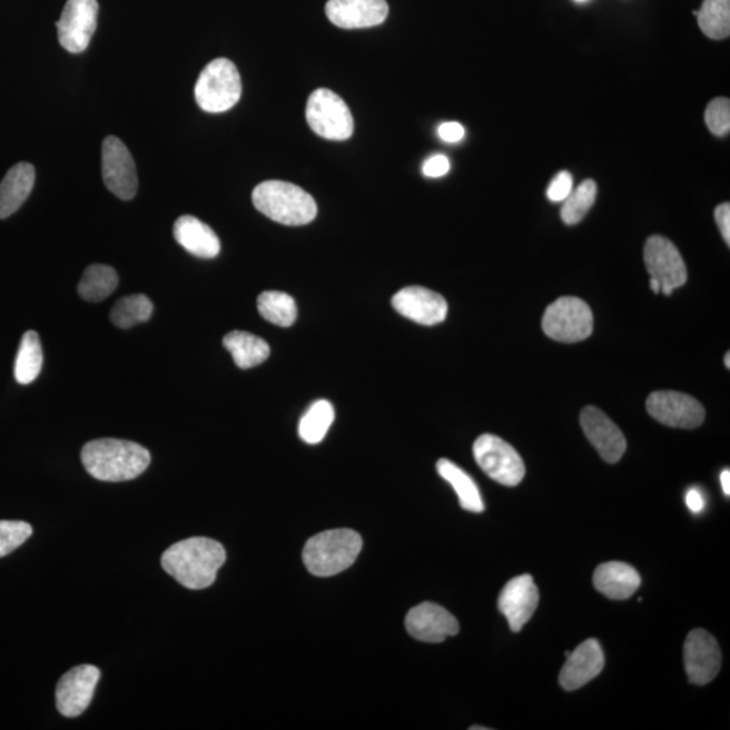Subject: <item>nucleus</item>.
<instances>
[{
	"mask_svg": "<svg viewBox=\"0 0 730 730\" xmlns=\"http://www.w3.org/2000/svg\"><path fill=\"white\" fill-rule=\"evenodd\" d=\"M225 560V548L218 541L193 537L169 546L162 553L161 565L181 586L204 590L216 582L217 572Z\"/></svg>",
	"mask_w": 730,
	"mask_h": 730,
	"instance_id": "nucleus-1",
	"label": "nucleus"
},
{
	"mask_svg": "<svg viewBox=\"0 0 730 730\" xmlns=\"http://www.w3.org/2000/svg\"><path fill=\"white\" fill-rule=\"evenodd\" d=\"M81 463L98 481H134L149 467L150 453L128 440L99 438L83 446Z\"/></svg>",
	"mask_w": 730,
	"mask_h": 730,
	"instance_id": "nucleus-2",
	"label": "nucleus"
},
{
	"mask_svg": "<svg viewBox=\"0 0 730 730\" xmlns=\"http://www.w3.org/2000/svg\"><path fill=\"white\" fill-rule=\"evenodd\" d=\"M251 200L264 216L282 225H307L317 217L316 200L293 182L263 181L251 194Z\"/></svg>",
	"mask_w": 730,
	"mask_h": 730,
	"instance_id": "nucleus-3",
	"label": "nucleus"
},
{
	"mask_svg": "<svg viewBox=\"0 0 730 730\" xmlns=\"http://www.w3.org/2000/svg\"><path fill=\"white\" fill-rule=\"evenodd\" d=\"M363 540L352 529H333L316 534L304 548V563L310 574L333 576L348 570L361 555Z\"/></svg>",
	"mask_w": 730,
	"mask_h": 730,
	"instance_id": "nucleus-4",
	"label": "nucleus"
},
{
	"mask_svg": "<svg viewBox=\"0 0 730 730\" xmlns=\"http://www.w3.org/2000/svg\"><path fill=\"white\" fill-rule=\"evenodd\" d=\"M243 85L238 69L228 59H216L200 72L195 86V99L206 112H225L238 103Z\"/></svg>",
	"mask_w": 730,
	"mask_h": 730,
	"instance_id": "nucleus-5",
	"label": "nucleus"
},
{
	"mask_svg": "<svg viewBox=\"0 0 730 730\" xmlns=\"http://www.w3.org/2000/svg\"><path fill=\"white\" fill-rule=\"evenodd\" d=\"M307 124L314 134L332 141H345L354 135L355 122L348 105L336 92L318 88L306 106Z\"/></svg>",
	"mask_w": 730,
	"mask_h": 730,
	"instance_id": "nucleus-6",
	"label": "nucleus"
},
{
	"mask_svg": "<svg viewBox=\"0 0 730 730\" xmlns=\"http://www.w3.org/2000/svg\"><path fill=\"white\" fill-rule=\"evenodd\" d=\"M594 327L593 312L586 302L564 297L548 306L543 317V329L548 337L559 343H579L591 336Z\"/></svg>",
	"mask_w": 730,
	"mask_h": 730,
	"instance_id": "nucleus-7",
	"label": "nucleus"
},
{
	"mask_svg": "<svg viewBox=\"0 0 730 730\" xmlns=\"http://www.w3.org/2000/svg\"><path fill=\"white\" fill-rule=\"evenodd\" d=\"M474 457L491 480L514 487L524 480L525 464L512 445L494 434H483L474 444Z\"/></svg>",
	"mask_w": 730,
	"mask_h": 730,
	"instance_id": "nucleus-8",
	"label": "nucleus"
},
{
	"mask_svg": "<svg viewBox=\"0 0 730 730\" xmlns=\"http://www.w3.org/2000/svg\"><path fill=\"white\" fill-rule=\"evenodd\" d=\"M98 11L97 0H68L56 22L61 47L75 55L85 52L97 30Z\"/></svg>",
	"mask_w": 730,
	"mask_h": 730,
	"instance_id": "nucleus-9",
	"label": "nucleus"
},
{
	"mask_svg": "<svg viewBox=\"0 0 730 730\" xmlns=\"http://www.w3.org/2000/svg\"><path fill=\"white\" fill-rule=\"evenodd\" d=\"M648 274L660 283V292L671 295L688 282V269L678 248L662 236L648 238L644 249Z\"/></svg>",
	"mask_w": 730,
	"mask_h": 730,
	"instance_id": "nucleus-10",
	"label": "nucleus"
},
{
	"mask_svg": "<svg viewBox=\"0 0 730 730\" xmlns=\"http://www.w3.org/2000/svg\"><path fill=\"white\" fill-rule=\"evenodd\" d=\"M102 176L106 187L119 199L136 197L138 179L134 156L116 136H109L103 141Z\"/></svg>",
	"mask_w": 730,
	"mask_h": 730,
	"instance_id": "nucleus-11",
	"label": "nucleus"
},
{
	"mask_svg": "<svg viewBox=\"0 0 730 730\" xmlns=\"http://www.w3.org/2000/svg\"><path fill=\"white\" fill-rule=\"evenodd\" d=\"M647 412L660 424L696 430L704 421V408L696 398L683 393L657 392L648 396Z\"/></svg>",
	"mask_w": 730,
	"mask_h": 730,
	"instance_id": "nucleus-12",
	"label": "nucleus"
},
{
	"mask_svg": "<svg viewBox=\"0 0 730 730\" xmlns=\"http://www.w3.org/2000/svg\"><path fill=\"white\" fill-rule=\"evenodd\" d=\"M100 671L96 665L83 664L69 670L56 689V704L60 714L78 717L83 714L93 698Z\"/></svg>",
	"mask_w": 730,
	"mask_h": 730,
	"instance_id": "nucleus-13",
	"label": "nucleus"
},
{
	"mask_svg": "<svg viewBox=\"0 0 730 730\" xmlns=\"http://www.w3.org/2000/svg\"><path fill=\"white\" fill-rule=\"evenodd\" d=\"M721 651L717 640L703 629L690 632L684 643V667L692 684L713 681L721 670Z\"/></svg>",
	"mask_w": 730,
	"mask_h": 730,
	"instance_id": "nucleus-14",
	"label": "nucleus"
},
{
	"mask_svg": "<svg viewBox=\"0 0 730 730\" xmlns=\"http://www.w3.org/2000/svg\"><path fill=\"white\" fill-rule=\"evenodd\" d=\"M405 625L407 633L423 643H443L461 631L455 616L432 602L414 606L406 615Z\"/></svg>",
	"mask_w": 730,
	"mask_h": 730,
	"instance_id": "nucleus-15",
	"label": "nucleus"
},
{
	"mask_svg": "<svg viewBox=\"0 0 730 730\" xmlns=\"http://www.w3.org/2000/svg\"><path fill=\"white\" fill-rule=\"evenodd\" d=\"M395 312L420 325L442 324L448 314V304L443 295L425 287L402 288L392 300Z\"/></svg>",
	"mask_w": 730,
	"mask_h": 730,
	"instance_id": "nucleus-16",
	"label": "nucleus"
},
{
	"mask_svg": "<svg viewBox=\"0 0 730 730\" xmlns=\"http://www.w3.org/2000/svg\"><path fill=\"white\" fill-rule=\"evenodd\" d=\"M539 589L531 575L512 579L501 591L500 612L505 615L510 629L517 633L531 621L539 606Z\"/></svg>",
	"mask_w": 730,
	"mask_h": 730,
	"instance_id": "nucleus-17",
	"label": "nucleus"
},
{
	"mask_svg": "<svg viewBox=\"0 0 730 730\" xmlns=\"http://www.w3.org/2000/svg\"><path fill=\"white\" fill-rule=\"evenodd\" d=\"M581 425L589 442L600 453L603 461L614 464L621 461L627 451V440L608 415L594 406L584 407Z\"/></svg>",
	"mask_w": 730,
	"mask_h": 730,
	"instance_id": "nucleus-18",
	"label": "nucleus"
},
{
	"mask_svg": "<svg viewBox=\"0 0 730 730\" xmlns=\"http://www.w3.org/2000/svg\"><path fill=\"white\" fill-rule=\"evenodd\" d=\"M386 0H329L325 12L333 24L342 29L377 27L387 20Z\"/></svg>",
	"mask_w": 730,
	"mask_h": 730,
	"instance_id": "nucleus-19",
	"label": "nucleus"
},
{
	"mask_svg": "<svg viewBox=\"0 0 730 730\" xmlns=\"http://www.w3.org/2000/svg\"><path fill=\"white\" fill-rule=\"evenodd\" d=\"M605 667V654L595 639H589L570 653L560 672L559 682L564 690L574 691L593 681Z\"/></svg>",
	"mask_w": 730,
	"mask_h": 730,
	"instance_id": "nucleus-20",
	"label": "nucleus"
},
{
	"mask_svg": "<svg viewBox=\"0 0 730 730\" xmlns=\"http://www.w3.org/2000/svg\"><path fill=\"white\" fill-rule=\"evenodd\" d=\"M174 237L180 247L188 254L200 259H213L221 250V243L209 225L193 216H182L176 219Z\"/></svg>",
	"mask_w": 730,
	"mask_h": 730,
	"instance_id": "nucleus-21",
	"label": "nucleus"
},
{
	"mask_svg": "<svg viewBox=\"0 0 730 730\" xmlns=\"http://www.w3.org/2000/svg\"><path fill=\"white\" fill-rule=\"evenodd\" d=\"M594 588L610 600H628L639 590L641 578L632 565L621 562L603 563L594 572Z\"/></svg>",
	"mask_w": 730,
	"mask_h": 730,
	"instance_id": "nucleus-22",
	"label": "nucleus"
},
{
	"mask_svg": "<svg viewBox=\"0 0 730 730\" xmlns=\"http://www.w3.org/2000/svg\"><path fill=\"white\" fill-rule=\"evenodd\" d=\"M36 169L29 162H20L6 174L0 182V219L9 218L24 204L33 190Z\"/></svg>",
	"mask_w": 730,
	"mask_h": 730,
	"instance_id": "nucleus-23",
	"label": "nucleus"
},
{
	"mask_svg": "<svg viewBox=\"0 0 730 730\" xmlns=\"http://www.w3.org/2000/svg\"><path fill=\"white\" fill-rule=\"evenodd\" d=\"M224 346L230 352L237 367L241 369L257 367L266 362L270 354L267 342L248 332L228 333L224 338Z\"/></svg>",
	"mask_w": 730,
	"mask_h": 730,
	"instance_id": "nucleus-24",
	"label": "nucleus"
},
{
	"mask_svg": "<svg viewBox=\"0 0 730 730\" xmlns=\"http://www.w3.org/2000/svg\"><path fill=\"white\" fill-rule=\"evenodd\" d=\"M437 471L440 476L448 482L453 490L456 491L458 502H461V506L464 510L471 513L484 512L481 491L467 472H464L455 463L446 461V458L437 462Z\"/></svg>",
	"mask_w": 730,
	"mask_h": 730,
	"instance_id": "nucleus-25",
	"label": "nucleus"
},
{
	"mask_svg": "<svg viewBox=\"0 0 730 730\" xmlns=\"http://www.w3.org/2000/svg\"><path fill=\"white\" fill-rule=\"evenodd\" d=\"M43 363L42 346L34 331L24 333L18 349L14 376L20 385H30L39 377Z\"/></svg>",
	"mask_w": 730,
	"mask_h": 730,
	"instance_id": "nucleus-26",
	"label": "nucleus"
},
{
	"mask_svg": "<svg viewBox=\"0 0 730 730\" xmlns=\"http://www.w3.org/2000/svg\"><path fill=\"white\" fill-rule=\"evenodd\" d=\"M118 286L117 270L103 264H93L86 269L81 278L78 292L87 302H100L109 298Z\"/></svg>",
	"mask_w": 730,
	"mask_h": 730,
	"instance_id": "nucleus-27",
	"label": "nucleus"
},
{
	"mask_svg": "<svg viewBox=\"0 0 730 730\" xmlns=\"http://www.w3.org/2000/svg\"><path fill=\"white\" fill-rule=\"evenodd\" d=\"M698 24L711 40H726L730 34V0H703L696 11Z\"/></svg>",
	"mask_w": 730,
	"mask_h": 730,
	"instance_id": "nucleus-28",
	"label": "nucleus"
},
{
	"mask_svg": "<svg viewBox=\"0 0 730 730\" xmlns=\"http://www.w3.org/2000/svg\"><path fill=\"white\" fill-rule=\"evenodd\" d=\"M257 308L264 319L282 327L294 325L298 317L297 304L286 293L264 292L257 298Z\"/></svg>",
	"mask_w": 730,
	"mask_h": 730,
	"instance_id": "nucleus-29",
	"label": "nucleus"
},
{
	"mask_svg": "<svg viewBox=\"0 0 730 730\" xmlns=\"http://www.w3.org/2000/svg\"><path fill=\"white\" fill-rule=\"evenodd\" d=\"M333 421H335V408L331 402L317 401L300 418L299 437L307 444H318L331 430Z\"/></svg>",
	"mask_w": 730,
	"mask_h": 730,
	"instance_id": "nucleus-30",
	"label": "nucleus"
},
{
	"mask_svg": "<svg viewBox=\"0 0 730 730\" xmlns=\"http://www.w3.org/2000/svg\"><path fill=\"white\" fill-rule=\"evenodd\" d=\"M152 313L154 304L147 295L136 294L119 299L111 308L110 319L121 329H129L131 326L147 323Z\"/></svg>",
	"mask_w": 730,
	"mask_h": 730,
	"instance_id": "nucleus-31",
	"label": "nucleus"
},
{
	"mask_svg": "<svg viewBox=\"0 0 730 730\" xmlns=\"http://www.w3.org/2000/svg\"><path fill=\"white\" fill-rule=\"evenodd\" d=\"M596 199V182L588 179L576 190H572L562 207V219L568 225H576L588 216Z\"/></svg>",
	"mask_w": 730,
	"mask_h": 730,
	"instance_id": "nucleus-32",
	"label": "nucleus"
},
{
	"mask_svg": "<svg viewBox=\"0 0 730 730\" xmlns=\"http://www.w3.org/2000/svg\"><path fill=\"white\" fill-rule=\"evenodd\" d=\"M31 533H33V527L28 522L0 521V558L14 552L24 541H28Z\"/></svg>",
	"mask_w": 730,
	"mask_h": 730,
	"instance_id": "nucleus-33",
	"label": "nucleus"
},
{
	"mask_svg": "<svg viewBox=\"0 0 730 730\" xmlns=\"http://www.w3.org/2000/svg\"><path fill=\"white\" fill-rule=\"evenodd\" d=\"M708 128L711 134L723 137L730 130V102L728 98H717L711 100L704 115Z\"/></svg>",
	"mask_w": 730,
	"mask_h": 730,
	"instance_id": "nucleus-34",
	"label": "nucleus"
},
{
	"mask_svg": "<svg viewBox=\"0 0 730 730\" xmlns=\"http://www.w3.org/2000/svg\"><path fill=\"white\" fill-rule=\"evenodd\" d=\"M572 186H574L572 175L568 171L559 172L555 178L552 179L550 187H548V198H550L552 203H564L572 191Z\"/></svg>",
	"mask_w": 730,
	"mask_h": 730,
	"instance_id": "nucleus-35",
	"label": "nucleus"
},
{
	"mask_svg": "<svg viewBox=\"0 0 730 730\" xmlns=\"http://www.w3.org/2000/svg\"><path fill=\"white\" fill-rule=\"evenodd\" d=\"M451 162L448 157L444 155H434L425 160L423 172L426 178H442V176L450 172Z\"/></svg>",
	"mask_w": 730,
	"mask_h": 730,
	"instance_id": "nucleus-36",
	"label": "nucleus"
},
{
	"mask_svg": "<svg viewBox=\"0 0 730 730\" xmlns=\"http://www.w3.org/2000/svg\"><path fill=\"white\" fill-rule=\"evenodd\" d=\"M438 136L443 141L448 144H456L462 141L465 136L463 125L458 122H445L440 125Z\"/></svg>",
	"mask_w": 730,
	"mask_h": 730,
	"instance_id": "nucleus-37",
	"label": "nucleus"
},
{
	"mask_svg": "<svg viewBox=\"0 0 730 730\" xmlns=\"http://www.w3.org/2000/svg\"><path fill=\"white\" fill-rule=\"evenodd\" d=\"M716 221L719 224L723 240L730 245V205L722 204L716 209Z\"/></svg>",
	"mask_w": 730,
	"mask_h": 730,
	"instance_id": "nucleus-38",
	"label": "nucleus"
},
{
	"mask_svg": "<svg viewBox=\"0 0 730 730\" xmlns=\"http://www.w3.org/2000/svg\"><path fill=\"white\" fill-rule=\"evenodd\" d=\"M685 503L692 513H701L704 507V500L700 490L691 489L685 495Z\"/></svg>",
	"mask_w": 730,
	"mask_h": 730,
	"instance_id": "nucleus-39",
	"label": "nucleus"
},
{
	"mask_svg": "<svg viewBox=\"0 0 730 730\" xmlns=\"http://www.w3.org/2000/svg\"><path fill=\"white\" fill-rule=\"evenodd\" d=\"M721 484H722V490L723 493H726L728 496L730 495V471L726 470L721 474Z\"/></svg>",
	"mask_w": 730,
	"mask_h": 730,
	"instance_id": "nucleus-40",
	"label": "nucleus"
},
{
	"mask_svg": "<svg viewBox=\"0 0 730 730\" xmlns=\"http://www.w3.org/2000/svg\"><path fill=\"white\" fill-rule=\"evenodd\" d=\"M650 285H651L652 292H653L654 294H659V293H660V283H659L657 279L651 278V280H650Z\"/></svg>",
	"mask_w": 730,
	"mask_h": 730,
	"instance_id": "nucleus-41",
	"label": "nucleus"
},
{
	"mask_svg": "<svg viewBox=\"0 0 730 730\" xmlns=\"http://www.w3.org/2000/svg\"><path fill=\"white\" fill-rule=\"evenodd\" d=\"M723 363H726L727 368H730V354H727L726 361H723Z\"/></svg>",
	"mask_w": 730,
	"mask_h": 730,
	"instance_id": "nucleus-42",
	"label": "nucleus"
},
{
	"mask_svg": "<svg viewBox=\"0 0 730 730\" xmlns=\"http://www.w3.org/2000/svg\"><path fill=\"white\" fill-rule=\"evenodd\" d=\"M470 729L471 730H477V729L487 730V728H484V727H471Z\"/></svg>",
	"mask_w": 730,
	"mask_h": 730,
	"instance_id": "nucleus-43",
	"label": "nucleus"
},
{
	"mask_svg": "<svg viewBox=\"0 0 730 730\" xmlns=\"http://www.w3.org/2000/svg\"><path fill=\"white\" fill-rule=\"evenodd\" d=\"M576 2H586V0H576Z\"/></svg>",
	"mask_w": 730,
	"mask_h": 730,
	"instance_id": "nucleus-44",
	"label": "nucleus"
}]
</instances>
